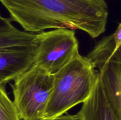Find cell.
Here are the masks:
<instances>
[{"label": "cell", "instance_id": "cell-1", "mask_svg": "<svg viewBox=\"0 0 121 120\" xmlns=\"http://www.w3.org/2000/svg\"><path fill=\"white\" fill-rule=\"evenodd\" d=\"M25 31L51 28L80 30L96 38L106 30L108 6L105 0H0Z\"/></svg>", "mask_w": 121, "mask_h": 120}, {"label": "cell", "instance_id": "cell-2", "mask_svg": "<svg viewBox=\"0 0 121 120\" xmlns=\"http://www.w3.org/2000/svg\"><path fill=\"white\" fill-rule=\"evenodd\" d=\"M97 75L87 58L80 54L53 74V89L43 119L61 116L83 103L91 94Z\"/></svg>", "mask_w": 121, "mask_h": 120}, {"label": "cell", "instance_id": "cell-3", "mask_svg": "<svg viewBox=\"0 0 121 120\" xmlns=\"http://www.w3.org/2000/svg\"><path fill=\"white\" fill-rule=\"evenodd\" d=\"M14 81L13 102L20 120H43L53 89V74L33 65Z\"/></svg>", "mask_w": 121, "mask_h": 120}, {"label": "cell", "instance_id": "cell-4", "mask_svg": "<svg viewBox=\"0 0 121 120\" xmlns=\"http://www.w3.org/2000/svg\"><path fill=\"white\" fill-rule=\"evenodd\" d=\"M36 45L33 65L53 74L79 54V41L73 29L56 28L37 33Z\"/></svg>", "mask_w": 121, "mask_h": 120}, {"label": "cell", "instance_id": "cell-5", "mask_svg": "<svg viewBox=\"0 0 121 120\" xmlns=\"http://www.w3.org/2000/svg\"><path fill=\"white\" fill-rule=\"evenodd\" d=\"M37 45L0 49V84H5L33 65Z\"/></svg>", "mask_w": 121, "mask_h": 120}, {"label": "cell", "instance_id": "cell-6", "mask_svg": "<svg viewBox=\"0 0 121 120\" xmlns=\"http://www.w3.org/2000/svg\"><path fill=\"white\" fill-rule=\"evenodd\" d=\"M75 115L79 120H121V112L109 101L98 72L91 94Z\"/></svg>", "mask_w": 121, "mask_h": 120}, {"label": "cell", "instance_id": "cell-7", "mask_svg": "<svg viewBox=\"0 0 121 120\" xmlns=\"http://www.w3.org/2000/svg\"><path fill=\"white\" fill-rule=\"evenodd\" d=\"M37 33L29 32L15 28L0 32V49L36 44Z\"/></svg>", "mask_w": 121, "mask_h": 120}, {"label": "cell", "instance_id": "cell-8", "mask_svg": "<svg viewBox=\"0 0 121 120\" xmlns=\"http://www.w3.org/2000/svg\"><path fill=\"white\" fill-rule=\"evenodd\" d=\"M0 120H21L13 101L9 98L5 84H0Z\"/></svg>", "mask_w": 121, "mask_h": 120}, {"label": "cell", "instance_id": "cell-9", "mask_svg": "<svg viewBox=\"0 0 121 120\" xmlns=\"http://www.w3.org/2000/svg\"><path fill=\"white\" fill-rule=\"evenodd\" d=\"M10 18H4L0 14V32L7 31L15 29V27L11 24Z\"/></svg>", "mask_w": 121, "mask_h": 120}, {"label": "cell", "instance_id": "cell-10", "mask_svg": "<svg viewBox=\"0 0 121 120\" xmlns=\"http://www.w3.org/2000/svg\"><path fill=\"white\" fill-rule=\"evenodd\" d=\"M41 120H79L75 115H72L69 114L63 115L58 117L52 119H43Z\"/></svg>", "mask_w": 121, "mask_h": 120}]
</instances>
